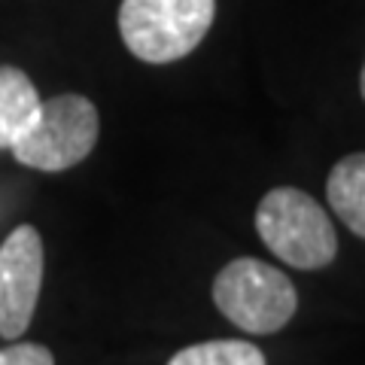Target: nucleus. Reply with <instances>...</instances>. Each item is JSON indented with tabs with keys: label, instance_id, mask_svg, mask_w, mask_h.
I'll return each mask as SVG.
<instances>
[{
	"label": "nucleus",
	"instance_id": "nucleus-1",
	"mask_svg": "<svg viewBox=\"0 0 365 365\" xmlns=\"http://www.w3.org/2000/svg\"><path fill=\"white\" fill-rule=\"evenodd\" d=\"M216 0H122L119 34L134 58L170 64L207 37Z\"/></svg>",
	"mask_w": 365,
	"mask_h": 365
},
{
	"label": "nucleus",
	"instance_id": "nucleus-2",
	"mask_svg": "<svg viewBox=\"0 0 365 365\" xmlns=\"http://www.w3.org/2000/svg\"><path fill=\"white\" fill-rule=\"evenodd\" d=\"M256 232L280 262L302 271L326 268L338 253V235L329 213L302 189L280 186L262 198Z\"/></svg>",
	"mask_w": 365,
	"mask_h": 365
},
{
	"label": "nucleus",
	"instance_id": "nucleus-3",
	"mask_svg": "<svg viewBox=\"0 0 365 365\" xmlns=\"http://www.w3.org/2000/svg\"><path fill=\"white\" fill-rule=\"evenodd\" d=\"M213 302L225 319L250 335H274L295 317L299 292L280 268L262 259H235L216 274Z\"/></svg>",
	"mask_w": 365,
	"mask_h": 365
},
{
	"label": "nucleus",
	"instance_id": "nucleus-4",
	"mask_svg": "<svg viewBox=\"0 0 365 365\" xmlns=\"http://www.w3.org/2000/svg\"><path fill=\"white\" fill-rule=\"evenodd\" d=\"M101 134L98 107L83 95H58L40 104L34 125L9 146L19 165L58 174L79 165Z\"/></svg>",
	"mask_w": 365,
	"mask_h": 365
},
{
	"label": "nucleus",
	"instance_id": "nucleus-5",
	"mask_svg": "<svg viewBox=\"0 0 365 365\" xmlns=\"http://www.w3.org/2000/svg\"><path fill=\"white\" fill-rule=\"evenodd\" d=\"M43 287V237L19 225L0 244V338L19 341L28 332Z\"/></svg>",
	"mask_w": 365,
	"mask_h": 365
},
{
	"label": "nucleus",
	"instance_id": "nucleus-6",
	"mask_svg": "<svg viewBox=\"0 0 365 365\" xmlns=\"http://www.w3.org/2000/svg\"><path fill=\"white\" fill-rule=\"evenodd\" d=\"M40 95L31 76L19 67H0V150H9L40 113Z\"/></svg>",
	"mask_w": 365,
	"mask_h": 365
},
{
	"label": "nucleus",
	"instance_id": "nucleus-7",
	"mask_svg": "<svg viewBox=\"0 0 365 365\" xmlns=\"http://www.w3.org/2000/svg\"><path fill=\"white\" fill-rule=\"evenodd\" d=\"M329 207L353 235L365 241V153L344 155L326 180Z\"/></svg>",
	"mask_w": 365,
	"mask_h": 365
},
{
	"label": "nucleus",
	"instance_id": "nucleus-8",
	"mask_svg": "<svg viewBox=\"0 0 365 365\" xmlns=\"http://www.w3.org/2000/svg\"><path fill=\"white\" fill-rule=\"evenodd\" d=\"M168 365H265V353L250 341H204L182 347Z\"/></svg>",
	"mask_w": 365,
	"mask_h": 365
},
{
	"label": "nucleus",
	"instance_id": "nucleus-9",
	"mask_svg": "<svg viewBox=\"0 0 365 365\" xmlns=\"http://www.w3.org/2000/svg\"><path fill=\"white\" fill-rule=\"evenodd\" d=\"M0 365H55V356L43 344H9L0 347Z\"/></svg>",
	"mask_w": 365,
	"mask_h": 365
},
{
	"label": "nucleus",
	"instance_id": "nucleus-10",
	"mask_svg": "<svg viewBox=\"0 0 365 365\" xmlns=\"http://www.w3.org/2000/svg\"><path fill=\"white\" fill-rule=\"evenodd\" d=\"M359 88H362V98H365V67H362V79H359Z\"/></svg>",
	"mask_w": 365,
	"mask_h": 365
}]
</instances>
